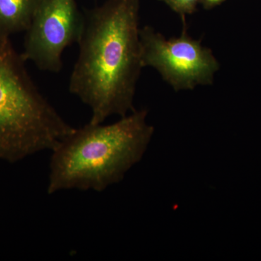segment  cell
Segmentation results:
<instances>
[{"label":"cell","instance_id":"obj_1","mask_svg":"<svg viewBox=\"0 0 261 261\" xmlns=\"http://www.w3.org/2000/svg\"><path fill=\"white\" fill-rule=\"evenodd\" d=\"M140 0H107L84 16L78 58L69 91L87 105L89 123L135 111L137 82L143 68L140 39Z\"/></svg>","mask_w":261,"mask_h":261},{"label":"cell","instance_id":"obj_2","mask_svg":"<svg viewBox=\"0 0 261 261\" xmlns=\"http://www.w3.org/2000/svg\"><path fill=\"white\" fill-rule=\"evenodd\" d=\"M147 114L135 110L111 124L89 122L75 128L51 151L47 193L102 192L121 181L143 159L153 137Z\"/></svg>","mask_w":261,"mask_h":261},{"label":"cell","instance_id":"obj_3","mask_svg":"<svg viewBox=\"0 0 261 261\" xmlns=\"http://www.w3.org/2000/svg\"><path fill=\"white\" fill-rule=\"evenodd\" d=\"M9 37L0 35V160L56 148L75 128L41 93Z\"/></svg>","mask_w":261,"mask_h":261},{"label":"cell","instance_id":"obj_4","mask_svg":"<svg viewBox=\"0 0 261 261\" xmlns=\"http://www.w3.org/2000/svg\"><path fill=\"white\" fill-rule=\"evenodd\" d=\"M140 39L143 68L150 66L157 70L176 92L214 84L220 68L219 61L210 48L192 39L186 29L179 37L166 39L146 25L140 30Z\"/></svg>","mask_w":261,"mask_h":261},{"label":"cell","instance_id":"obj_5","mask_svg":"<svg viewBox=\"0 0 261 261\" xmlns=\"http://www.w3.org/2000/svg\"><path fill=\"white\" fill-rule=\"evenodd\" d=\"M84 20L75 0H40L25 32L22 58L42 71L58 73L63 51L80 42Z\"/></svg>","mask_w":261,"mask_h":261},{"label":"cell","instance_id":"obj_6","mask_svg":"<svg viewBox=\"0 0 261 261\" xmlns=\"http://www.w3.org/2000/svg\"><path fill=\"white\" fill-rule=\"evenodd\" d=\"M40 0H0V35L27 32Z\"/></svg>","mask_w":261,"mask_h":261},{"label":"cell","instance_id":"obj_7","mask_svg":"<svg viewBox=\"0 0 261 261\" xmlns=\"http://www.w3.org/2000/svg\"><path fill=\"white\" fill-rule=\"evenodd\" d=\"M168 5L175 13L181 17L185 23V17L197 11V6L200 0H159Z\"/></svg>","mask_w":261,"mask_h":261},{"label":"cell","instance_id":"obj_8","mask_svg":"<svg viewBox=\"0 0 261 261\" xmlns=\"http://www.w3.org/2000/svg\"><path fill=\"white\" fill-rule=\"evenodd\" d=\"M226 0H200V4L204 9L211 10L222 4Z\"/></svg>","mask_w":261,"mask_h":261}]
</instances>
